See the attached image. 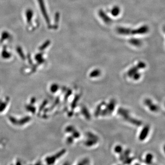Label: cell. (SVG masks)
<instances>
[{"label": "cell", "instance_id": "6da1fadb", "mask_svg": "<svg viewBox=\"0 0 165 165\" xmlns=\"http://www.w3.org/2000/svg\"><path fill=\"white\" fill-rule=\"evenodd\" d=\"M118 113L121 116L126 120L133 124L134 125L140 126L142 124V122L141 121L132 118L129 115V111L127 110L123 109V108H120L118 109Z\"/></svg>", "mask_w": 165, "mask_h": 165}, {"label": "cell", "instance_id": "7a4b0ae2", "mask_svg": "<svg viewBox=\"0 0 165 165\" xmlns=\"http://www.w3.org/2000/svg\"><path fill=\"white\" fill-rule=\"evenodd\" d=\"M37 1L40 6V9L41 10V12L42 13V15L43 16L46 24L50 26L51 21H50V18L48 16V14L47 12L44 0H37Z\"/></svg>", "mask_w": 165, "mask_h": 165}, {"label": "cell", "instance_id": "3957f363", "mask_svg": "<svg viewBox=\"0 0 165 165\" xmlns=\"http://www.w3.org/2000/svg\"><path fill=\"white\" fill-rule=\"evenodd\" d=\"M149 28L147 26L145 25L140 27V28L134 30H131L130 28H127V35L130 34H146L149 31Z\"/></svg>", "mask_w": 165, "mask_h": 165}, {"label": "cell", "instance_id": "277c9868", "mask_svg": "<svg viewBox=\"0 0 165 165\" xmlns=\"http://www.w3.org/2000/svg\"><path fill=\"white\" fill-rule=\"evenodd\" d=\"M144 104L149 108V110L152 112H156L159 111V107L155 104L150 99L147 98L144 101Z\"/></svg>", "mask_w": 165, "mask_h": 165}, {"label": "cell", "instance_id": "5b68a950", "mask_svg": "<svg viewBox=\"0 0 165 165\" xmlns=\"http://www.w3.org/2000/svg\"><path fill=\"white\" fill-rule=\"evenodd\" d=\"M150 127L148 125H145L143 128L142 130L141 133H140L139 136V139L140 140L142 141L146 139L147 136L149 133Z\"/></svg>", "mask_w": 165, "mask_h": 165}, {"label": "cell", "instance_id": "8992f818", "mask_svg": "<svg viewBox=\"0 0 165 165\" xmlns=\"http://www.w3.org/2000/svg\"><path fill=\"white\" fill-rule=\"evenodd\" d=\"M99 15L102 18V20L103 21L104 23H105L106 24H110L112 23V20L111 18L105 14L103 11L100 10L99 12Z\"/></svg>", "mask_w": 165, "mask_h": 165}, {"label": "cell", "instance_id": "52a82bcc", "mask_svg": "<svg viewBox=\"0 0 165 165\" xmlns=\"http://www.w3.org/2000/svg\"><path fill=\"white\" fill-rule=\"evenodd\" d=\"M26 20L28 24L30 26L32 25V18L34 16V12L31 9H28L25 12Z\"/></svg>", "mask_w": 165, "mask_h": 165}, {"label": "cell", "instance_id": "ba28073f", "mask_svg": "<svg viewBox=\"0 0 165 165\" xmlns=\"http://www.w3.org/2000/svg\"><path fill=\"white\" fill-rule=\"evenodd\" d=\"M116 102L115 100H111L109 104H108L105 109L107 111L109 115L111 114V112L113 111L115 107Z\"/></svg>", "mask_w": 165, "mask_h": 165}, {"label": "cell", "instance_id": "9c48e42d", "mask_svg": "<svg viewBox=\"0 0 165 165\" xmlns=\"http://www.w3.org/2000/svg\"><path fill=\"white\" fill-rule=\"evenodd\" d=\"M139 69H140L139 68V66H138V65L137 64V66H135L133 68H131V69H130L128 72L127 73V74L130 77H132L133 74H134L135 73L138 72V70Z\"/></svg>", "mask_w": 165, "mask_h": 165}, {"label": "cell", "instance_id": "30bf717a", "mask_svg": "<svg viewBox=\"0 0 165 165\" xmlns=\"http://www.w3.org/2000/svg\"><path fill=\"white\" fill-rule=\"evenodd\" d=\"M10 37H11V35L9 34V33L5 31L2 32V34H1V38L0 39V41L1 42H2L5 40H8Z\"/></svg>", "mask_w": 165, "mask_h": 165}, {"label": "cell", "instance_id": "8fae6325", "mask_svg": "<svg viewBox=\"0 0 165 165\" xmlns=\"http://www.w3.org/2000/svg\"><path fill=\"white\" fill-rule=\"evenodd\" d=\"M81 112L82 114L85 116V117L87 119L89 120L90 119L91 116H90V113L88 111L87 109L85 106H83L82 107Z\"/></svg>", "mask_w": 165, "mask_h": 165}, {"label": "cell", "instance_id": "7c38bea8", "mask_svg": "<svg viewBox=\"0 0 165 165\" xmlns=\"http://www.w3.org/2000/svg\"><path fill=\"white\" fill-rule=\"evenodd\" d=\"M129 43L130 44L135 46H139L141 45L142 43L140 40L137 39H132L129 40Z\"/></svg>", "mask_w": 165, "mask_h": 165}, {"label": "cell", "instance_id": "4fadbf2b", "mask_svg": "<svg viewBox=\"0 0 165 165\" xmlns=\"http://www.w3.org/2000/svg\"><path fill=\"white\" fill-rule=\"evenodd\" d=\"M120 12V9L118 6H115L111 10V14L112 16L114 17L117 16L119 14Z\"/></svg>", "mask_w": 165, "mask_h": 165}, {"label": "cell", "instance_id": "5bb4252c", "mask_svg": "<svg viewBox=\"0 0 165 165\" xmlns=\"http://www.w3.org/2000/svg\"><path fill=\"white\" fill-rule=\"evenodd\" d=\"M105 105V102H102V103L101 104H99V105L98 106L96 109V111L95 112V116L96 117H98V116L99 115L100 113H101V112L102 111V105Z\"/></svg>", "mask_w": 165, "mask_h": 165}, {"label": "cell", "instance_id": "9a60e30c", "mask_svg": "<svg viewBox=\"0 0 165 165\" xmlns=\"http://www.w3.org/2000/svg\"><path fill=\"white\" fill-rule=\"evenodd\" d=\"M101 74V72L99 70L96 69L90 73V76L91 78H95L100 75Z\"/></svg>", "mask_w": 165, "mask_h": 165}, {"label": "cell", "instance_id": "2e32d148", "mask_svg": "<svg viewBox=\"0 0 165 165\" xmlns=\"http://www.w3.org/2000/svg\"><path fill=\"white\" fill-rule=\"evenodd\" d=\"M80 98V96L79 95H77L74 98V100L72 102V105H71V107H72V109H74L75 108L77 103L78 101H79Z\"/></svg>", "mask_w": 165, "mask_h": 165}, {"label": "cell", "instance_id": "e0dca14e", "mask_svg": "<svg viewBox=\"0 0 165 165\" xmlns=\"http://www.w3.org/2000/svg\"><path fill=\"white\" fill-rule=\"evenodd\" d=\"M51 42L49 40H47L46 42L44 43V44L42 45V46L40 47V50H43L45 49L46 47L50 45Z\"/></svg>", "mask_w": 165, "mask_h": 165}, {"label": "cell", "instance_id": "ac0fdd59", "mask_svg": "<svg viewBox=\"0 0 165 165\" xmlns=\"http://www.w3.org/2000/svg\"><path fill=\"white\" fill-rule=\"evenodd\" d=\"M59 19H60V15L59 13H56L55 16V23L56 24L55 26L57 27L58 24V22L59 21Z\"/></svg>", "mask_w": 165, "mask_h": 165}, {"label": "cell", "instance_id": "d6986e66", "mask_svg": "<svg viewBox=\"0 0 165 165\" xmlns=\"http://www.w3.org/2000/svg\"><path fill=\"white\" fill-rule=\"evenodd\" d=\"M140 77H141V74L138 72H137L134 74H133V75L132 76V78H133V80H139Z\"/></svg>", "mask_w": 165, "mask_h": 165}, {"label": "cell", "instance_id": "ffe728a7", "mask_svg": "<svg viewBox=\"0 0 165 165\" xmlns=\"http://www.w3.org/2000/svg\"><path fill=\"white\" fill-rule=\"evenodd\" d=\"M75 130V128L73 126H68V127L66 128V131L68 132V133H71V132H73Z\"/></svg>", "mask_w": 165, "mask_h": 165}, {"label": "cell", "instance_id": "44dd1931", "mask_svg": "<svg viewBox=\"0 0 165 165\" xmlns=\"http://www.w3.org/2000/svg\"><path fill=\"white\" fill-rule=\"evenodd\" d=\"M2 56L4 58H8L9 56H10V54L8 52H6L5 48H4V50L2 51Z\"/></svg>", "mask_w": 165, "mask_h": 165}, {"label": "cell", "instance_id": "7402d4cb", "mask_svg": "<svg viewBox=\"0 0 165 165\" xmlns=\"http://www.w3.org/2000/svg\"><path fill=\"white\" fill-rule=\"evenodd\" d=\"M146 158H147L146 161H147V162L149 163H151L152 160L153 159V156L151 155V154H148V155H147Z\"/></svg>", "mask_w": 165, "mask_h": 165}, {"label": "cell", "instance_id": "603a6c76", "mask_svg": "<svg viewBox=\"0 0 165 165\" xmlns=\"http://www.w3.org/2000/svg\"><path fill=\"white\" fill-rule=\"evenodd\" d=\"M72 90H68V91L67 92V94H66V96H65V100L66 101L68 99V97L70 96V95L72 94Z\"/></svg>", "mask_w": 165, "mask_h": 165}, {"label": "cell", "instance_id": "cb8c5ba5", "mask_svg": "<svg viewBox=\"0 0 165 165\" xmlns=\"http://www.w3.org/2000/svg\"><path fill=\"white\" fill-rule=\"evenodd\" d=\"M73 136H74L75 138H78L80 137V133L78 132V131H77L76 130H74L73 132Z\"/></svg>", "mask_w": 165, "mask_h": 165}, {"label": "cell", "instance_id": "d4e9b609", "mask_svg": "<svg viewBox=\"0 0 165 165\" xmlns=\"http://www.w3.org/2000/svg\"><path fill=\"white\" fill-rule=\"evenodd\" d=\"M58 85H54L52 86V91L53 92H56L58 89Z\"/></svg>", "mask_w": 165, "mask_h": 165}, {"label": "cell", "instance_id": "484cf974", "mask_svg": "<svg viewBox=\"0 0 165 165\" xmlns=\"http://www.w3.org/2000/svg\"><path fill=\"white\" fill-rule=\"evenodd\" d=\"M73 112H70V113H69V114H68V116H70V117H71V116L73 115Z\"/></svg>", "mask_w": 165, "mask_h": 165}, {"label": "cell", "instance_id": "4316f807", "mask_svg": "<svg viewBox=\"0 0 165 165\" xmlns=\"http://www.w3.org/2000/svg\"><path fill=\"white\" fill-rule=\"evenodd\" d=\"M163 150H164V152L165 153V145H164V147H163Z\"/></svg>", "mask_w": 165, "mask_h": 165}, {"label": "cell", "instance_id": "83f0119b", "mask_svg": "<svg viewBox=\"0 0 165 165\" xmlns=\"http://www.w3.org/2000/svg\"></svg>", "mask_w": 165, "mask_h": 165}]
</instances>
